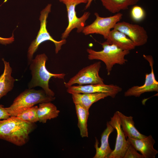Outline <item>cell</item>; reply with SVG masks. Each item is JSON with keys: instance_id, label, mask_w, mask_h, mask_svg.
Returning a JSON list of instances; mask_svg holds the SVG:
<instances>
[{"instance_id": "cell-1", "label": "cell", "mask_w": 158, "mask_h": 158, "mask_svg": "<svg viewBox=\"0 0 158 158\" xmlns=\"http://www.w3.org/2000/svg\"><path fill=\"white\" fill-rule=\"evenodd\" d=\"M35 127V123L10 116L0 120V139L17 146H23L28 142L30 134Z\"/></svg>"}, {"instance_id": "cell-2", "label": "cell", "mask_w": 158, "mask_h": 158, "mask_svg": "<svg viewBox=\"0 0 158 158\" xmlns=\"http://www.w3.org/2000/svg\"><path fill=\"white\" fill-rule=\"evenodd\" d=\"M48 58L45 53L37 54L29 64L32 78L28 85V88L36 87H41L48 95L54 97L55 93L49 87V82L51 77L63 79L66 75L64 73H53L46 68V63Z\"/></svg>"}, {"instance_id": "cell-3", "label": "cell", "mask_w": 158, "mask_h": 158, "mask_svg": "<svg viewBox=\"0 0 158 158\" xmlns=\"http://www.w3.org/2000/svg\"><path fill=\"white\" fill-rule=\"evenodd\" d=\"M101 44L103 49L96 51L91 48L87 49L89 60H97L105 64L107 74H110L114 66L116 64L123 65L127 61L125 57L130 53V51L123 50L113 44L105 41Z\"/></svg>"}, {"instance_id": "cell-4", "label": "cell", "mask_w": 158, "mask_h": 158, "mask_svg": "<svg viewBox=\"0 0 158 158\" xmlns=\"http://www.w3.org/2000/svg\"><path fill=\"white\" fill-rule=\"evenodd\" d=\"M55 99L54 97L47 95L43 90L28 88L21 93L15 99L12 104L6 109L11 116H16L37 104L51 102Z\"/></svg>"}, {"instance_id": "cell-5", "label": "cell", "mask_w": 158, "mask_h": 158, "mask_svg": "<svg viewBox=\"0 0 158 158\" xmlns=\"http://www.w3.org/2000/svg\"><path fill=\"white\" fill-rule=\"evenodd\" d=\"M51 4H49L40 12L39 18L40 22L39 30L35 39L31 42L28 49L27 57L28 65L33 59V55L39 46L42 42L47 41L53 42L55 46V52L57 54L61 50L62 46L66 42V39H61L59 41L55 40L47 30V20L51 12Z\"/></svg>"}, {"instance_id": "cell-6", "label": "cell", "mask_w": 158, "mask_h": 158, "mask_svg": "<svg viewBox=\"0 0 158 158\" xmlns=\"http://www.w3.org/2000/svg\"><path fill=\"white\" fill-rule=\"evenodd\" d=\"M88 0H63L62 2L66 6L68 20V25L62 34L61 39H66L71 31L77 29V32H82L85 25V22L90 15L89 12H85L82 16L78 17L75 11V7L79 4H87Z\"/></svg>"}, {"instance_id": "cell-7", "label": "cell", "mask_w": 158, "mask_h": 158, "mask_svg": "<svg viewBox=\"0 0 158 158\" xmlns=\"http://www.w3.org/2000/svg\"><path fill=\"white\" fill-rule=\"evenodd\" d=\"M95 20L91 24L85 26L82 32L85 35L98 34L102 35L107 40L110 31L122 18L123 14L120 13L106 17L100 16L97 13H94Z\"/></svg>"}, {"instance_id": "cell-8", "label": "cell", "mask_w": 158, "mask_h": 158, "mask_svg": "<svg viewBox=\"0 0 158 158\" xmlns=\"http://www.w3.org/2000/svg\"><path fill=\"white\" fill-rule=\"evenodd\" d=\"M101 62H96L80 70L67 82H64L67 88L75 84L79 85L103 84L104 80L99 75Z\"/></svg>"}, {"instance_id": "cell-9", "label": "cell", "mask_w": 158, "mask_h": 158, "mask_svg": "<svg viewBox=\"0 0 158 158\" xmlns=\"http://www.w3.org/2000/svg\"><path fill=\"white\" fill-rule=\"evenodd\" d=\"M143 56L149 63L151 72L145 75L144 84L141 86H134L129 88L124 93L125 97H139L146 92H158V82L156 79L153 69L154 60L151 55L143 54Z\"/></svg>"}, {"instance_id": "cell-10", "label": "cell", "mask_w": 158, "mask_h": 158, "mask_svg": "<svg viewBox=\"0 0 158 158\" xmlns=\"http://www.w3.org/2000/svg\"><path fill=\"white\" fill-rule=\"evenodd\" d=\"M113 29L125 34L133 42L135 47L142 46L147 41L148 36L146 30L138 25L125 21L119 22Z\"/></svg>"}, {"instance_id": "cell-11", "label": "cell", "mask_w": 158, "mask_h": 158, "mask_svg": "<svg viewBox=\"0 0 158 158\" xmlns=\"http://www.w3.org/2000/svg\"><path fill=\"white\" fill-rule=\"evenodd\" d=\"M122 90L118 86L113 84H90L86 85L71 86L67 88V92L69 93H102L107 94L112 98Z\"/></svg>"}, {"instance_id": "cell-12", "label": "cell", "mask_w": 158, "mask_h": 158, "mask_svg": "<svg viewBox=\"0 0 158 158\" xmlns=\"http://www.w3.org/2000/svg\"><path fill=\"white\" fill-rule=\"evenodd\" d=\"M109 123L116 130L117 136L114 149L109 158H123L128 146V141L122 129L118 111L111 118Z\"/></svg>"}, {"instance_id": "cell-13", "label": "cell", "mask_w": 158, "mask_h": 158, "mask_svg": "<svg viewBox=\"0 0 158 158\" xmlns=\"http://www.w3.org/2000/svg\"><path fill=\"white\" fill-rule=\"evenodd\" d=\"M130 142L144 158H155L158 153L153 147L155 141L151 135L140 139L128 138Z\"/></svg>"}, {"instance_id": "cell-14", "label": "cell", "mask_w": 158, "mask_h": 158, "mask_svg": "<svg viewBox=\"0 0 158 158\" xmlns=\"http://www.w3.org/2000/svg\"><path fill=\"white\" fill-rule=\"evenodd\" d=\"M114 128L107 122V127L101 135V144L98 146V141L95 138V147L96 153L93 158H109L113 151L110 147L109 142V138L110 134L114 131Z\"/></svg>"}, {"instance_id": "cell-15", "label": "cell", "mask_w": 158, "mask_h": 158, "mask_svg": "<svg viewBox=\"0 0 158 158\" xmlns=\"http://www.w3.org/2000/svg\"><path fill=\"white\" fill-rule=\"evenodd\" d=\"M106 41L109 44H114L124 50L130 51L136 47L133 42L127 35L114 29L110 31Z\"/></svg>"}, {"instance_id": "cell-16", "label": "cell", "mask_w": 158, "mask_h": 158, "mask_svg": "<svg viewBox=\"0 0 158 158\" xmlns=\"http://www.w3.org/2000/svg\"><path fill=\"white\" fill-rule=\"evenodd\" d=\"M4 65L3 73L0 75V99L13 89L16 80L12 76V69L9 63L2 59Z\"/></svg>"}, {"instance_id": "cell-17", "label": "cell", "mask_w": 158, "mask_h": 158, "mask_svg": "<svg viewBox=\"0 0 158 158\" xmlns=\"http://www.w3.org/2000/svg\"><path fill=\"white\" fill-rule=\"evenodd\" d=\"M108 96L107 94L102 93L72 94L73 101L75 104H80L89 110L93 104Z\"/></svg>"}, {"instance_id": "cell-18", "label": "cell", "mask_w": 158, "mask_h": 158, "mask_svg": "<svg viewBox=\"0 0 158 158\" xmlns=\"http://www.w3.org/2000/svg\"><path fill=\"white\" fill-rule=\"evenodd\" d=\"M122 129L126 137L140 139L146 136L140 133L136 128L132 116H127L118 111Z\"/></svg>"}, {"instance_id": "cell-19", "label": "cell", "mask_w": 158, "mask_h": 158, "mask_svg": "<svg viewBox=\"0 0 158 158\" xmlns=\"http://www.w3.org/2000/svg\"><path fill=\"white\" fill-rule=\"evenodd\" d=\"M37 112L38 121L45 123L48 120L57 117L60 111L55 105L49 102L39 104Z\"/></svg>"}, {"instance_id": "cell-20", "label": "cell", "mask_w": 158, "mask_h": 158, "mask_svg": "<svg viewBox=\"0 0 158 158\" xmlns=\"http://www.w3.org/2000/svg\"><path fill=\"white\" fill-rule=\"evenodd\" d=\"M102 5L109 12L117 13L121 10L128 8L130 6L136 4L139 0H100Z\"/></svg>"}, {"instance_id": "cell-21", "label": "cell", "mask_w": 158, "mask_h": 158, "mask_svg": "<svg viewBox=\"0 0 158 158\" xmlns=\"http://www.w3.org/2000/svg\"><path fill=\"white\" fill-rule=\"evenodd\" d=\"M75 106L80 135L82 138L88 137L87 121L89 114V110L80 104H75Z\"/></svg>"}, {"instance_id": "cell-22", "label": "cell", "mask_w": 158, "mask_h": 158, "mask_svg": "<svg viewBox=\"0 0 158 158\" xmlns=\"http://www.w3.org/2000/svg\"><path fill=\"white\" fill-rule=\"evenodd\" d=\"M38 106H33L18 114L16 117L24 121L32 123L38 121L37 115Z\"/></svg>"}, {"instance_id": "cell-23", "label": "cell", "mask_w": 158, "mask_h": 158, "mask_svg": "<svg viewBox=\"0 0 158 158\" xmlns=\"http://www.w3.org/2000/svg\"><path fill=\"white\" fill-rule=\"evenodd\" d=\"M127 140L128 146L123 158H144L142 154L137 152L128 138Z\"/></svg>"}, {"instance_id": "cell-24", "label": "cell", "mask_w": 158, "mask_h": 158, "mask_svg": "<svg viewBox=\"0 0 158 158\" xmlns=\"http://www.w3.org/2000/svg\"><path fill=\"white\" fill-rule=\"evenodd\" d=\"M132 18L137 21H140L145 17V12L144 10L141 7L135 6L132 8L130 12Z\"/></svg>"}, {"instance_id": "cell-25", "label": "cell", "mask_w": 158, "mask_h": 158, "mask_svg": "<svg viewBox=\"0 0 158 158\" xmlns=\"http://www.w3.org/2000/svg\"><path fill=\"white\" fill-rule=\"evenodd\" d=\"M10 116L6 108L4 107L3 105L0 104V120L7 119Z\"/></svg>"}, {"instance_id": "cell-26", "label": "cell", "mask_w": 158, "mask_h": 158, "mask_svg": "<svg viewBox=\"0 0 158 158\" xmlns=\"http://www.w3.org/2000/svg\"><path fill=\"white\" fill-rule=\"evenodd\" d=\"M15 40L13 34L11 36L8 38H4L0 37V44L6 45L12 43Z\"/></svg>"}, {"instance_id": "cell-27", "label": "cell", "mask_w": 158, "mask_h": 158, "mask_svg": "<svg viewBox=\"0 0 158 158\" xmlns=\"http://www.w3.org/2000/svg\"><path fill=\"white\" fill-rule=\"evenodd\" d=\"M93 0H88L87 3L85 6V9L88 8L90 6Z\"/></svg>"}, {"instance_id": "cell-28", "label": "cell", "mask_w": 158, "mask_h": 158, "mask_svg": "<svg viewBox=\"0 0 158 158\" xmlns=\"http://www.w3.org/2000/svg\"><path fill=\"white\" fill-rule=\"evenodd\" d=\"M60 2H62L63 0H58Z\"/></svg>"}]
</instances>
